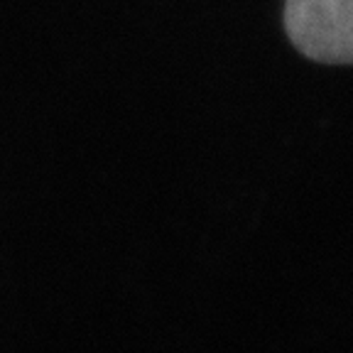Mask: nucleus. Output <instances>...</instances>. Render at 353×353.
<instances>
[{"label": "nucleus", "instance_id": "nucleus-1", "mask_svg": "<svg viewBox=\"0 0 353 353\" xmlns=\"http://www.w3.org/2000/svg\"><path fill=\"white\" fill-rule=\"evenodd\" d=\"M285 25L309 59L353 64V0H285Z\"/></svg>", "mask_w": 353, "mask_h": 353}]
</instances>
